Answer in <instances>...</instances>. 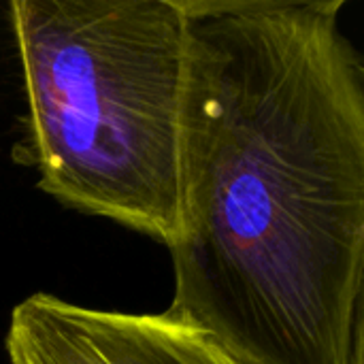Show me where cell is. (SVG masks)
<instances>
[{
	"instance_id": "6da1fadb",
	"label": "cell",
	"mask_w": 364,
	"mask_h": 364,
	"mask_svg": "<svg viewBox=\"0 0 364 364\" xmlns=\"http://www.w3.org/2000/svg\"><path fill=\"white\" fill-rule=\"evenodd\" d=\"M343 0H186L168 316L245 364H364V62Z\"/></svg>"
},
{
	"instance_id": "7a4b0ae2",
	"label": "cell",
	"mask_w": 364,
	"mask_h": 364,
	"mask_svg": "<svg viewBox=\"0 0 364 364\" xmlns=\"http://www.w3.org/2000/svg\"><path fill=\"white\" fill-rule=\"evenodd\" d=\"M26 115L13 160L68 209L166 247L183 215L186 0H13Z\"/></svg>"
},
{
	"instance_id": "3957f363",
	"label": "cell",
	"mask_w": 364,
	"mask_h": 364,
	"mask_svg": "<svg viewBox=\"0 0 364 364\" xmlns=\"http://www.w3.org/2000/svg\"><path fill=\"white\" fill-rule=\"evenodd\" d=\"M4 350L9 364H245L166 311H107L45 292L15 305Z\"/></svg>"
}]
</instances>
